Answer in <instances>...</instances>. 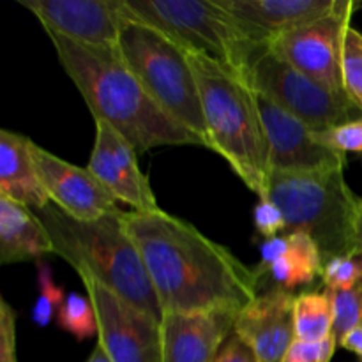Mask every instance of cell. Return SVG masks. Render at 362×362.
I'll use <instances>...</instances> for the list:
<instances>
[{
  "instance_id": "obj_19",
  "label": "cell",
  "mask_w": 362,
  "mask_h": 362,
  "mask_svg": "<svg viewBox=\"0 0 362 362\" xmlns=\"http://www.w3.org/2000/svg\"><path fill=\"white\" fill-rule=\"evenodd\" d=\"M32 140L14 131H0V197L32 211L52 204L39 179L30 151Z\"/></svg>"
},
{
  "instance_id": "obj_25",
  "label": "cell",
  "mask_w": 362,
  "mask_h": 362,
  "mask_svg": "<svg viewBox=\"0 0 362 362\" xmlns=\"http://www.w3.org/2000/svg\"><path fill=\"white\" fill-rule=\"evenodd\" d=\"M66 300L62 286L55 285L52 276V269L46 262L37 260V299L32 308V322L37 327H48L55 313L59 315Z\"/></svg>"
},
{
  "instance_id": "obj_10",
  "label": "cell",
  "mask_w": 362,
  "mask_h": 362,
  "mask_svg": "<svg viewBox=\"0 0 362 362\" xmlns=\"http://www.w3.org/2000/svg\"><path fill=\"white\" fill-rule=\"evenodd\" d=\"M356 7L357 4L349 0L338 13L278 37L269 45V49L318 83L345 94L341 81L343 39L349 25H352Z\"/></svg>"
},
{
  "instance_id": "obj_32",
  "label": "cell",
  "mask_w": 362,
  "mask_h": 362,
  "mask_svg": "<svg viewBox=\"0 0 362 362\" xmlns=\"http://www.w3.org/2000/svg\"><path fill=\"white\" fill-rule=\"evenodd\" d=\"M339 345L345 350H350V352L356 354V356L362 361V324L359 327L354 329V331H350L349 334L339 341Z\"/></svg>"
},
{
  "instance_id": "obj_12",
  "label": "cell",
  "mask_w": 362,
  "mask_h": 362,
  "mask_svg": "<svg viewBox=\"0 0 362 362\" xmlns=\"http://www.w3.org/2000/svg\"><path fill=\"white\" fill-rule=\"evenodd\" d=\"M45 32L87 46L115 48L127 13L124 0H18Z\"/></svg>"
},
{
  "instance_id": "obj_23",
  "label": "cell",
  "mask_w": 362,
  "mask_h": 362,
  "mask_svg": "<svg viewBox=\"0 0 362 362\" xmlns=\"http://www.w3.org/2000/svg\"><path fill=\"white\" fill-rule=\"evenodd\" d=\"M57 320H59L60 329L74 336L78 341L98 334V318H95L94 304L88 296L83 297L78 292L67 293L57 315Z\"/></svg>"
},
{
  "instance_id": "obj_31",
  "label": "cell",
  "mask_w": 362,
  "mask_h": 362,
  "mask_svg": "<svg viewBox=\"0 0 362 362\" xmlns=\"http://www.w3.org/2000/svg\"><path fill=\"white\" fill-rule=\"evenodd\" d=\"M212 362H258L257 357L253 356L250 349L237 338L235 334H230L226 343L223 345V349L219 350V354L216 356V359Z\"/></svg>"
},
{
  "instance_id": "obj_13",
  "label": "cell",
  "mask_w": 362,
  "mask_h": 362,
  "mask_svg": "<svg viewBox=\"0 0 362 362\" xmlns=\"http://www.w3.org/2000/svg\"><path fill=\"white\" fill-rule=\"evenodd\" d=\"M32 158L39 179L53 205L80 221H94L122 212L113 194L88 172V168L67 163L32 141Z\"/></svg>"
},
{
  "instance_id": "obj_4",
  "label": "cell",
  "mask_w": 362,
  "mask_h": 362,
  "mask_svg": "<svg viewBox=\"0 0 362 362\" xmlns=\"http://www.w3.org/2000/svg\"><path fill=\"white\" fill-rule=\"evenodd\" d=\"M198 81L209 148L221 156L260 200H267L269 147L250 81L223 64L189 53Z\"/></svg>"
},
{
  "instance_id": "obj_34",
  "label": "cell",
  "mask_w": 362,
  "mask_h": 362,
  "mask_svg": "<svg viewBox=\"0 0 362 362\" xmlns=\"http://www.w3.org/2000/svg\"><path fill=\"white\" fill-rule=\"evenodd\" d=\"M87 362H110V359H108V357H106L105 350H103L99 345H95L94 352L90 354V357H88Z\"/></svg>"
},
{
  "instance_id": "obj_5",
  "label": "cell",
  "mask_w": 362,
  "mask_h": 362,
  "mask_svg": "<svg viewBox=\"0 0 362 362\" xmlns=\"http://www.w3.org/2000/svg\"><path fill=\"white\" fill-rule=\"evenodd\" d=\"M267 200L285 216V233H306L327 260L356 255L361 198L350 189L345 168L318 173H269Z\"/></svg>"
},
{
  "instance_id": "obj_33",
  "label": "cell",
  "mask_w": 362,
  "mask_h": 362,
  "mask_svg": "<svg viewBox=\"0 0 362 362\" xmlns=\"http://www.w3.org/2000/svg\"><path fill=\"white\" fill-rule=\"evenodd\" d=\"M362 251V198L359 204V212H357V225H356V253Z\"/></svg>"
},
{
  "instance_id": "obj_26",
  "label": "cell",
  "mask_w": 362,
  "mask_h": 362,
  "mask_svg": "<svg viewBox=\"0 0 362 362\" xmlns=\"http://www.w3.org/2000/svg\"><path fill=\"white\" fill-rule=\"evenodd\" d=\"M322 279L325 283V288L339 290L354 286L362 279V257L356 253L327 260L324 264Z\"/></svg>"
},
{
  "instance_id": "obj_18",
  "label": "cell",
  "mask_w": 362,
  "mask_h": 362,
  "mask_svg": "<svg viewBox=\"0 0 362 362\" xmlns=\"http://www.w3.org/2000/svg\"><path fill=\"white\" fill-rule=\"evenodd\" d=\"M324 272V257L320 247L306 233H281L265 239L260 247V264L255 269L258 293L271 281L269 288L286 292L315 283ZM267 290V288H265Z\"/></svg>"
},
{
  "instance_id": "obj_30",
  "label": "cell",
  "mask_w": 362,
  "mask_h": 362,
  "mask_svg": "<svg viewBox=\"0 0 362 362\" xmlns=\"http://www.w3.org/2000/svg\"><path fill=\"white\" fill-rule=\"evenodd\" d=\"M0 362H18L16 315L6 299H0Z\"/></svg>"
},
{
  "instance_id": "obj_1",
  "label": "cell",
  "mask_w": 362,
  "mask_h": 362,
  "mask_svg": "<svg viewBox=\"0 0 362 362\" xmlns=\"http://www.w3.org/2000/svg\"><path fill=\"white\" fill-rule=\"evenodd\" d=\"M165 313L240 311L258 296L255 269L163 209L124 212Z\"/></svg>"
},
{
  "instance_id": "obj_9",
  "label": "cell",
  "mask_w": 362,
  "mask_h": 362,
  "mask_svg": "<svg viewBox=\"0 0 362 362\" xmlns=\"http://www.w3.org/2000/svg\"><path fill=\"white\" fill-rule=\"evenodd\" d=\"M98 318V345L110 362H161V318L133 306L90 276H80Z\"/></svg>"
},
{
  "instance_id": "obj_35",
  "label": "cell",
  "mask_w": 362,
  "mask_h": 362,
  "mask_svg": "<svg viewBox=\"0 0 362 362\" xmlns=\"http://www.w3.org/2000/svg\"><path fill=\"white\" fill-rule=\"evenodd\" d=\"M357 255H361V257H362V251H359V253H357Z\"/></svg>"
},
{
  "instance_id": "obj_8",
  "label": "cell",
  "mask_w": 362,
  "mask_h": 362,
  "mask_svg": "<svg viewBox=\"0 0 362 362\" xmlns=\"http://www.w3.org/2000/svg\"><path fill=\"white\" fill-rule=\"evenodd\" d=\"M247 81L255 92L271 99L311 131H325L362 119V112L346 94L306 76L269 48L253 62Z\"/></svg>"
},
{
  "instance_id": "obj_6",
  "label": "cell",
  "mask_w": 362,
  "mask_h": 362,
  "mask_svg": "<svg viewBox=\"0 0 362 362\" xmlns=\"http://www.w3.org/2000/svg\"><path fill=\"white\" fill-rule=\"evenodd\" d=\"M126 13L117 42L124 64L152 101L209 148L200 90L187 52L161 30Z\"/></svg>"
},
{
  "instance_id": "obj_29",
  "label": "cell",
  "mask_w": 362,
  "mask_h": 362,
  "mask_svg": "<svg viewBox=\"0 0 362 362\" xmlns=\"http://www.w3.org/2000/svg\"><path fill=\"white\" fill-rule=\"evenodd\" d=\"M255 226H257L258 233L264 235L265 239H272L278 237V233H285V216H283L281 209L271 200H260L255 207L253 212Z\"/></svg>"
},
{
  "instance_id": "obj_11",
  "label": "cell",
  "mask_w": 362,
  "mask_h": 362,
  "mask_svg": "<svg viewBox=\"0 0 362 362\" xmlns=\"http://www.w3.org/2000/svg\"><path fill=\"white\" fill-rule=\"evenodd\" d=\"M255 95L269 147V173H318L345 168V154L322 145L306 124L271 99L258 92Z\"/></svg>"
},
{
  "instance_id": "obj_7",
  "label": "cell",
  "mask_w": 362,
  "mask_h": 362,
  "mask_svg": "<svg viewBox=\"0 0 362 362\" xmlns=\"http://www.w3.org/2000/svg\"><path fill=\"white\" fill-rule=\"evenodd\" d=\"M136 20L158 28L186 52L205 55L247 80L265 52L218 0H124Z\"/></svg>"
},
{
  "instance_id": "obj_2",
  "label": "cell",
  "mask_w": 362,
  "mask_h": 362,
  "mask_svg": "<svg viewBox=\"0 0 362 362\" xmlns=\"http://www.w3.org/2000/svg\"><path fill=\"white\" fill-rule=\"evenodd\" d=\"M60 66L90 108L94 120L110 124L138 154L168 145H202L200 138L166 115L145 92L119 49L87 46L46 32Z\"/></svg>"
},
{
  "instance_id": "obj_15",
  "label": "cell",
  "mask_w": 362,
  "mask_h": 362,
  "mask_svg": "<svg viewBox=\"0 0 362 362\" xmlns=\"http://www.w3.org/2000/svg\"><path fill=\"white\" fill-rule=\"evenodd\" d=\"M296 297L286 290L267 288L237 313L233 334L258 362H281L296 341Z\"/></svg>"
},
{
  "instance_id": "obj_17",
  "label": "cell",
  "mask_w": 362,
  "mask_h": 362,
  "mask_svg": "<svg viewBox=\"0 0 362 362\" xmlns=\"http://www.w3.org/2000/svg\"><path fill=\"white\" fill-rule=\"evenodd\" d=\"M239 311L165 313L161 318V362H212L228 336Z\"/></svg>"
},
{
  "instance_id": "obj_20",
  "label": "cell",
  "mask_w": 362,
  "mask_h": 362,
  "mask_svg": "<svg viewBox=\"0 0 362 362\" xmlns=\"http://www.w3.org/2000/svg\"><path fill=\"white\" fill-rule=\"evenodd\" d=\"M42 255H55V250L35 211L0 197V264L41 260Z\"/></svg>"
},
{
  "instance_id": "obj_27",
  "label": "cell",
  "mask_w": 362,
  "mask_h": 362,
  "mask_svg": "<svg viewBox=\"0 0 362 362\" xmlns=\"http://www.w3.org/2000/svg\"><path fill=\"white\" fill-rule=\"evenodd\" d=\"M313 134L322 145L345 156L349 152H362V119L325 131H313Z\"/></svg>"
},
{
  "instance_id": "obj_22",
  "label": "cell",
  "mask_w": 362,
  "mask_h": 362,
  "mask_svg": "<svg viewBox=\"0 0 362 362\" xmlns=\"http://www.w3.org/2000/svg\"><path fill=\"white\" fill-rule=\"evenodd\" d=\"M332 304V336L336 341H341L350 331L362 324V279L349 288H325Z\"/></svg>"
},
{
  "instance_id": "obj_14",
  "label": "cell",
  "mask_w": 362,
  "mask_h": 362,
  "mask_svg": "<svg viewBox=\"0 0 362 362\" xmlns=\"http://www.w3.org/2000/svg\"><path fill=\"white\" fill-rule=\"evenodd\" d=\"M88 172L113 194L136 212L161 209L147 175L138 166V152L110 124L95 120V140L88 159Z\"/></svg>"
},
{
  "instance_id": "obj_28",
  "label": "cell",
  "mask_w": 362,
  "mask_h": 362,
  "mask_svg": "<svg viewBox=\"0 0 362 362\" xmlns=\"http://www.w3.org/2000/svg\"><path fill=\"white\" fill-rule=\"evenodd\" d=\"M336 346H338V341L334 336L317 343L296 339L281 362H331Z\"/></svg>"
},
{
  "instance_id": "obj_21",
  "label": "cell",
  "mask_w": 362,
  "mask_h": 362,
  "mask_svg": "<svg viewBox=\"0 0 362 362\" xmlns=\"http://www.w3.org/2000/svg\"><path fill=\"white\" fill-rule=\"evenodd\" d=\"M332 304L327 293L303 292L296 297V339L308 343L324 341L332 336Z\"/></svg>"
},
{
  "instance_id": "obj_16",
  "label": "cell",
  "mask_w": 362,
  "mask_h": 362,
  "mask_svg": "<svg viewBox=\"0 0 362 362\" xmlns=\"http://www.w3.org/2000/svg\"><path fill=\"white\" fill-rule=\"evenodd\" d=\"M349 0H218L257 45L269 48L281 35L338 13Z\"/></svg>"
},
{
  "instance_id": "obj_3",
  "label": "cell",
  "mask_w": 362,
  "mask_h": 362,
  "mask_svg": "<svg viewBox=\"0 0 362 362\" xmlns=\"http://www.w3.org/2000/svg\"><path fill=\"white\" fill-rule=\"evenodd\" d=\"M35 214L48 230L57 257L78 276H90L133 306L163 318L144 258L126 230L124 212L80 221L48 204Z\"/></svg>"
},
{
  "instance_id": "obj_24",
  "label": "cell",
  "mask_w": 362,
  "mask_h": 362,
  "mask_svg": "<svg viewBox=\"0 0 362 362\" xmlns=\"http://www.w3.org/2000/svg\"><path fill=\"white\" fill-rule=\"evenodd\" d=\"M341 81L346 98L362 112V34L352 25L343 39Z\"/></svg>"
}]
</instances>
